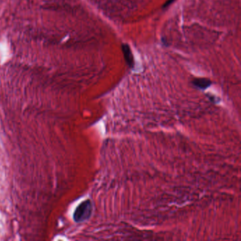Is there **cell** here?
Returning a JSON list of instances; mask_svg holds the SVG:
<instances>
[{
  "label": "cell",
  "mask_w": 241,
  "mask_h": 241,
  "mask_svg": "<svg viewBox=\"0 0 241 241\" xmlns=\"http://www.w3.org/2000/svg\"><path fill=\"white\" fill-rule=\"evenodd\" d=\"M93 211V205L91 200L87 199L79 204L74 212L73 219L76 223H81L91 217Z\"/></svg>",
  "instance_id": "cell-1"
}]
</instances>
